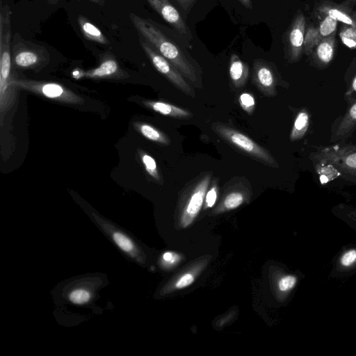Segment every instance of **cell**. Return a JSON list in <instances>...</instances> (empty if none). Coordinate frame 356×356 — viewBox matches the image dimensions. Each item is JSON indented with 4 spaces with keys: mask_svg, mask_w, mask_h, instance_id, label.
<instances>
[{
    "mask_svg": "<svg viewBox=\"0 0 356 356\" xmlns=\"http://www.w3.org/2000/svg\"><path fill=\"white\" fill-rule=\"evenodd\" d=\"M296 283V277L292 275H287L282 277L278 283L280 291H286L291 289Z\"/></svg>",
    "mask_w": 356,
    "mask_h": 356,
    "instance_id": "cell-30",
    "label": "cell"
},
{
    "mask_svg": "<svg viewBox=\"0 0 356 356\" xmlns=\"http://www.w3.org/2000/svg\"><path fill=\"white\" fill-rule=\"evenodd\" d=\"M212 129L221 138L247 155L273 168L278 163L271 154L240 131L227 124L216 122Z\"/></svg>",
    "mask_w": 356,
    "mask_h": 356,
    "instance_id": "cell-2",
    "label": "cell"
},
{
    "mask_svg": "<svg viewBox=\"0 0 356 356\" xmlns=\"http://www.w3.org/2000/svg\"><path fill=\"white\" fill-rule=\"evenodd\" d=\"M177 1L186 11L193 5L195 0H177Z\"/></svg>",
    "mask_w": 356,
    "mask_h": 356,
    "instance_id": "cell-34",
    "label": "cell"
},
{
    "mask_svg": "<svg viewBox=\"0 0 356 356\" xmlns=\"http://www.w3.org/2000/svg\"><path fill=\"white\" fill-rule=\"evenodd\" d=\"M94 218L112 238L116 245L133 259L140 261V256L138 249L133 240L125 233L118 230L113 225L104 221L95 214H93Z\"/></svg>",
    "mask_w": 356,
    "mask_h": 356,
    "instance_id": "cell-8",
    "label": "cell"
},
{
    "mask_svg": "<svg viewBox=\"0 0 356 356\" xmlns=\"http://www.w3.org/2000/svg\"><path fill=\"white\" fill-rule=\"evenodd\" d=\"M305 29V17L302 13H298L286 33V52L289 60L291 63L298 61L303 53Z\"/></svg>",
    "mask_w": 356,
    "mask_h": 356,
    "instance_id": "cell-6",
    "label": "cell"
},
{
    "mask_svg": "<svg viewBox=\"0 0 356 356\" xmlns=\"http://www.w3.org/2000/svg\"><path fill=\"white\" fill-rule=\"evenodd\" d=\"M147 1L157 13L179 33H187V26L184 21L168 0H147Z\"/></svg>",
    "mask_w": 356,
    "mask_h": 356,
    "instance_id": "cell-9",
    "label": "cell"
},
{
    "mask_svg": "<svg viewBox=\"0 0 356 356\" xmlns=\"http://www.w3.org/2000/svg\"><path fill=\"white\" fill-rule=\"evenodd\" d=\"M229 72L231 81L236 88H241L245 85L248 78L249 67L236 54L231 56Z\"/></svg>",
    "mask_w": 356,
    "mask_h": 356,
    "instance_id": "cell-12",
    "label": "cell"
},
{
    "mask_svg": "<svg viewBox=\"0 0 356 356\" xmlns=\"http://www.w3.org/2000/svg\"><path fill=\"white\" fill-rule=\"evenodd\" d=\"M137 128L143 136L150 140L164 145L170 144V138L164 133L152 125L147 124H138Z\"/></svg>",
    "mask_w": 356,
    "mask_h": 356,
    "instance_id": "cell-17",
    "label": "cell"
},
{
    "mask_svg": "<svg viewBox=\"0 0 356 356\" xmlns=\"http://www.w3.org/2000/svg\"><path fill=\"white\" fill-rule=\"evenodd\" d=\"M239 2L246 8L252 9L251 0H238Z\"/></svg>",
    "mask_w": 356,
    "mask_h": 356,
    "instance_id": "cell-35",
    "label": "cell"
},
{
    "mask_svg": "<svg viewBox=\"0 0 356 356\" xmlns=\"http://www.w3.org/2000/svg\"><path fill=\"white\" fill-rule=\"evenodd\" d=\"M239 104L241 108L248 114L252 115L255 108V100L250 93H243L239 97Z\"/></svg>",
    "mask_w": 356,
    "mask_h": 356,
    "instance_id": "cell-28",
    "label": "cell"
},
{
    "mask_svg": "<svg viewBox=\"0 0 356 356\" xmlns=\"http://www.w3.org/2000/svg\"><path fill=\"white\" fill-rule=\"evenodd\" d=\"M344 99L350 104L356 102V74L351 81L350 87L344 94Z\"/></svg>",
    "mask_w": 356,
    "mask_h": 356,
    "instance_id": "cell-31",
    "label": "cell"
},
{
    "mask_svg": "<svg viewBox=\"0 0 356 356\" xmlns=\"http://www.w3.org/2000/svg\"><path fill=\"white\" fill-rule=\"evenodd\" d=\"M141 160L147 173L156 181H160L161 178L155 160L145 153L141 154Z\"/></svg>",
    "mask_w": 356,
    "mask_h": 356,
    "instance_id": "cell-26",
    "label": "cell"
},
{
    "mask_svg": "<svg viewBox=\"0 0 356 356\" xmlns=\"http://www.w3.org/2000/svg\"><path fill=\"white\" fill-rule=\"evenodd\" d=\"M356 130V102L353 103L345 115L341 118L332 140H341L350 137Z\"/></svg>",
    "mask_w": 356,
    "mask_h": 356,
    "instance_id": "cell-11",
    "label": "cell"
},
{
    "mask_svg": "<svg viewBox=\"0 0 356 356\" xmlns=\"http://www.w3.org/2000/svg\"><path fill=\"white\" fill-rule=\"evenodd\" d=\"M351 216H353V218H356V211H354L351 213Z\"/></svg>",
    "mask_w": 356,
    "mask_h": 356,
    "instance_id": "cell-39",
    "label": "cell"
},
{
    "mask_svg": "<svg viewBox=\"0 0 356 356\" xmlns=\"http://www.w3.org/2000/svg\"><path fill=\"white\" fill-rule=\"evenodd\" d=\"M91 298L90 292L83 288H78L72 291L68 296V298L75 305H83L88 302Z\"/></svg>",
    "mask_w": 356,
    "mask_h": 356,
    "instance_id": "cell-25",
    "label": "cell"
},
{
    "mask_svg": "<svg viewBox=\"0 0 356 356\" xmlns=\"http://www.w3.org/2000/svg\"><path fill=\"white\" fill-rule=\"evenodd\" d=\"M163 258L165 261H169L172 259V254L171 252H165L163 256Z\"/></svg>",
    "mask_w": 356,
    "mask_h": 356,
    "instance_id": "cell-36",
    "label": "cell"
},
{
    "mask_svg": "<svg viewBox=\"0 0 356 356\" xmlns=\"http://www.w3.org/2000/svg\"><path fill=\"white\" fill-rule=\"evenodd\" d=\"M145 104L163 115L178 118H189L192 115V113L188 110L163 102L147 101L145 102Z\"/></svg>",
    "mask_w": 356,
    "mask_h": 356,
    "instance_id": "cell-13",
    "label": "cell"
},
{
    "mask_svg": "<svg viewBox=\"0 0 356 356\" xmlns=\"http://www.w3.org/2000/svg\"><path fill=\"white\" fill-rule=\"evenodd\" d=\"M118 69V63L113 59L104 60L98 67L86 73L90 77H104L113 74Z\"/></svg>",
    "mask_w": 356,
    "mask_h": 356,
    "instance_id": "cell-21",
    "label": "cell"
},
{
    "mask_svg": "<svg viewBox=\"0 0 356 356\" xmlns=\"http://www.w3.org/2000/svg\"><path fill=\"white\" fill-rule=\"evenodd\" d=\"M354 26L343 24L339 31V37L344 45L350 49H356V13H352Z\"/></svg>",
    "mask_w": 356,
    "mask_h": 356,
    "instance_id": "cell-20",
    "label": "cell"
},
{
    "mask_svg": "<svg viewBox=\"0 0 356 356\" xmlns=\"http://www.w3.org/2000/svg\"><path fill=\"white\" fill-rule=\"evenodd\" d=\"M211 186L207 191L205 195V204L207 207H211L215 204L218 196V181L213 179L211 183Z\"/></svg>",
    "mask_w": 356,
    "mask_h": 356,
    "instance_id": "cell-29",
    "label": "cell"
},
{
    "mask_svg": "<svg viewBox=\"0 0 356 356\" xmlns=\"http://www.w3.org/2000/svg\"><path fill=\"white\" fill-rule=\"evenodd\" d=\"M136 30L157 52L170 62L195 87L201 88V81L197 72L183 51L158 28L147 20L130 14Z\"/></svg>",
    "mask_w": 356,
    "mask_h": 356,
    "instance_id": "cell-1",
    "label": "cell"
},
{
    "mask_svg": "<svg viewBox=\"0 0 356 356\" xmlns=\"http://www.w3.org/2000/svg\"><path fill=\"white\" fill-rule=\"evenodd\" d=\"M335 47L334 34L322 38L312 52L313 58L317 65L321 67L328 65L334 58Z\"/></svg>",
    "mask_w": 356,
    "mask_h": 356,
    "instance_id": "cell-10",
    "label": "cell"
},
{
    "mask_svg": "<svg viewBox=\"0 0 356 356\" xmlns=\"http://www.w3.org/2000/svg\"><path fill=\"white\" fill-rule=\"evenodd\" d=\"M318 163L315 168L316 172L319 175L321 184H325L338 177H340L339 172L328 161L317 158Z\"/></svg>",
    "mask_w": 356,
    "mask_h": 356,
    "instance_id": "cell-16",
    "label": "cell"
},
{
    "mask_svg": "<svg viewBox=\"0 0 356 356\" xmlns=\"http://www.w3.org/2000/svg\"><path fill=\"white\" fill-rule=\"evenodd\" d=\"M41 92L49 98L60 97L64 92L62 86L54 83H45L41 87Z\"/></svg>",
    "mask_w": 356,
    "mask_h": 356,
    "instance_id": "cell-27",
    "label": "cell"
},
{
    "mask_svg": "<svg viewBox=\"0 0 356 356\" xmlns=\"http://www.w3.org/2000/svg\"><path fill=\"white\" fill-rule=\"evenodd\" d=\"M309 123V112L307 108H302L296 116L290 134V140L296 141L301 139L307 133Z\"/></svg>",
    "mask_w": 356,
    "mask_h": 356,
    "instance_id": "cell-14",
    "label": "cell"
},
{
    "mask_svg": "<svg viewBox=\"0 0 356 356\" xmlns=\"http://www.w3.org/2000/svg\"><path fill=\"white\" fill-rule=\"evenodd\" d=\"M316 157L330 163L342 178L356 183V145L336 144L323 147Z\"/></svg>",
    "mask_w": 356,
    "mask_h": 356,
    "instance_id": "cell-3",
    "label": "cell"
},
{
    "mask_svg": "<svg viewBox=\"0 0 356 356\" xmlns=\"http://www.w3.org/2000/svg\"><path fill=\"white\" fill-rule=\"evenodd\" d=\"M356 261V250H350L341 258V264L346 267L350 266Z\"/></svg>",
    "mask_w": 356,
    "mask_h": 356,
    "instance_id": "cell-32",
    "label": "cell"
},
{
    "mask_svg": "<svg viewBox=\"0 0 356 356\" xmlns=\"http://www.w3.org/2000/svg\"><path fill=\"white\" fill-rule=\"evenodd\" d=\"M322 38L320 35L318 28L314 25H309L305 29L303 53L310 56Z\"/></svg>",
    "mask_w": 356,
    "mask_h": 356,
    "instance_id": "cell-18",
    "label": "cell"
},
{
    "mask_svg": "<svg viewBox=\"0 0 356 356\" xmlns=\"http://www.w3.org/2000/svg\"><path fill=\"white\" fill-rule=\"evenodd\" d=\"M194 281L193 276L190 273H186L176 283V287L177 289L184 288L191 284H192Z\"/></svg>",
    "mask_w": 356,
    "mask_h": 356,
    "instance_id": "cell-33",
    "label": "cell"
},
{
    "mask_svg": "<svg viewBox=\"0 0 356 356\" xmlns=\"http://www.w3.org/2000/svg\"><path fill=\"white\" fill-rule=\"evenodd\" d=\"M72 76L75 79H79L82 75L81 74V73L79 70H75L72 72Z\"/></svg>",
    "mask_w": 356,
    "mask_h": 356,
    "instance_id": "cell-37",
    "label": "cell"
},
{
    "mask_svg": "<svg viewBox=\"0 0 356 356\" xmlns=\"http://www.w3.org/2000/svg\"><path fill=\"white\" fill-rule=\"evenodd\" d=\"M211 172H205L195 177L186 189L187 195L181 217L183 227L189 225L200 212L211 183Z\"/></svg>",
    "mask_w": 356,
    "mask_h": 356,
    "instance_id": "cell-4",
    "label": "cell"
},
{
    "mask_svg": "<svg viewBox=\"0 0 356 356\" xmlns=\"http://www.w3.org/2000/svg\"><path fill=\"white\" fill-rule=\"evenodd\" d=\"M321 13L335 19L338 22H339L350 26H355L354 19L352 14H349L343 9L327 6L322 7Z\"/></svg>",
    "mask_w": 356,
    "mask_h": 356,
    "instance_id": "cell-19",
    "label": "cell"
},
{
    "mask_svg": "<svg viewBox=\"0 0 356 356\" xmlns=\"http://www.w3.org/2000/svg\"><path fill=\"white\" fill-rule=\"evenodd\" d=\"M245 199V195L241 191H232L227 193L223 200V207L226 209H234L239 207Z\"/></svg>",
    "mask_w": 356,
    "mask_h": 356,
    "instance_id": "cell-22",
    "label": "cell"
},
{
    "mask_svg": "<svg viewBox=\"0 0 356 356\" xmlns=\"http://www.w3.org/2000/svg\"><path fill=\"white\" fill-rule=\"evenodd\" d=\"M140 44L158 72L184 93L191 97H195L193 88L170 62L153 49L147 41L140 40Z\"/></svg>",
    "mask_w": 356,
    "mask_h": 356,
    "instance_id": "cell-5",
    "label": "cell"
},
{
    "mask_svg": "<svg viewBox=\"0 0 356 356\" xmlns=\"http://www.w3.org/2000/svg\"><path fill=\"white\" fill-rule=\"evenodd\" d=\"M79 23L83 35L88 40L103 44H107L108 41L102 31L86 18L80 16Z\"/></svg>",
    "mask_w": 356,
    "mask_h": 356,
    "instance_id": "cell-15",
    "label": "cell"
},
{
    "mask_svg": "<svg viewBox=\"0 0 356 356\" xmlns=\"http://www.w3.org/2000/svg\"><path fill=\"white\" fill-rule=\"evenodd\" d=\"M337 23L338 22L335 19L325 15L318 27L321 37L325 38L334 34L337 28Z\"/></svg>",
    "mask_w": 356,
    "mask_h": 356,
    "instance_id": "cell-23",
    "label": "cell"
},
{
    "mask_svg": "<svg viewBox=\"0 0 356 356\" xmlns=\"http://www.w3.org/2000/svg\"><path fill=\"white\" fill-rule=\"evenodd\" d=\"M252 82L264 95H277V78L273 68L266 60L257 59L253 64Z\"/></svg>",
    "mask_w": 356,
    "mask_h": 356,
    "instance_id": "cell-7",
    "label": "cell"
},
{
    "mask_svg": "<svg viewBox=\"0 0 356 356\" xmlns=\"http://www.w3.org/2000/svg\"><path fill=\"white\" fill-rule=\"evenodd\" d=\"M38 60V55L31 51H22L15 57V64L23 67L33 65Z\"/></svg>",
    "mask_w": 356,
    "mask_h": 356,
    "instance_id": "cell-24",
    "label": "cell"
},
{
    "mask_svg": "<svg viewBox=\"0 0 356 356\" xmlns=\"http://www.w3.org/2000/svg\"><path fill=\"white\" fill-rule=\"evenodd\" d=\"M59 0H48L49 3H51V4H54L56 3H57ZM90 1H92L94 2H96L97 3H101V1L102 0H90Z\"/></svg>",
    "mask_w": 356,
    "mask_h": 356,
    "instance_id": "cell-38",
    "label": "cell"
}]
</instances>
